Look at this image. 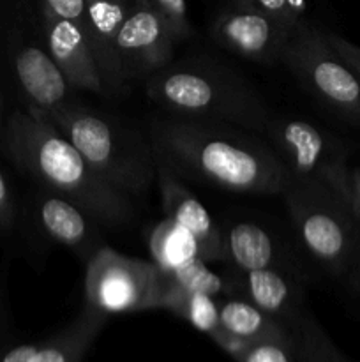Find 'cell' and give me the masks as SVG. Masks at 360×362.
Returning <instances> with one entry per match:
<instances>
[{
    "label": "cell",
    "mask_w": 360,
    "mask_h": 362,
    "mask_svg": "<svg viewBox=\"0 0 360 362\" xmlns=\"http://www.w3.org/2000/svg\"><path fill=\"white\" fill-rule=\"evenodd\" d=\"M150 147L176 175L253 194H282L293 182L270 145L224 124L166 119L150 129Z\"/></svg>",
    "instance_id": "6da1fadb"
},
{
    "label": "cell",
    "mask_w": 360,
    "mask_h": 362,
    "mask_svg": "<svg viewBox=\"0 0 360 362\" xmlns=\"http://www.w3.org/2000/svg\"><path fill=\"white\" fill-rule=\"evenodd\" d=\"M9 151L39 182L76 204L99 225L120 226L133 218L126 193L92 170L73 144L41 112L18 113L9 124Z\"/></svg>",
    "instance_id": "7a4b0ae2"
},
{
    "label": "cell",
    "mask_w": 360,
    "mask_h": 362,
    "mask_svg": "<svg viewBox=\"0 0 360 362\" xmlns=\"http://www.w3.org/2000/svg\"><path fill=\"white\" fill-rule=\"evenodd\" d=\"M145 92L155 105L179 117L256 133H263L272 117L260 95L239 74L212 62L166 64L147 78Z\"/></svg>",
    "instance_id": "3957f363"
},
{
    "label": "cell",
    "mask_w": 360,
    "mask_h": 362,
    "mask_svg": "<svg viewBox=\"0 0 360 362\" xmlns=\"http://www.w3.org/2000/svg\"><path fill=\"white\" fill-rule=\"evenodd\" d=\"M41 113L115 189L140 194L155 180L152 147L112 117L67 101Z\"/></svg>",
    "instance_id": "277c9868"
},
{
    "label": "cell",
    "mask_w": 360,
    "mask_h": 362,
    "mask_svg": "<svg viewBox=\"0 0 360 362\" xmlns=\"http://www.w3.org/2000/svg\"><path fill=\"white\" fill-rule=\"evenodd\" d=\"M282 197L304 250L330 274L344 278L360 257L359 219L320 180L295 177Z\"/></svg>",
    "instance_id": "5b68a950"
},
{
    "label": "cell",
    "mask_w": 360,
    "mask_h": 362,
    "mask_svg": "<svg viewBox=\"0 0 360 362\" xmlns=\"http://www.w3.org/2000/svg\"><path fill=\"white\" fill-rule=\"evenodd\" d=\"M281 62L337 115L360 124V76L328 45L325 32L304 20L296 23Z\"/></svg>",
    "instance_id": "8992f818"
},
{
    "label": "cell",
    "mask_w": 360,
    "mask_h": 362,
    "mask_svg": "<svg viewBox=\"0 0 360 362\" xmlns=\"http://www.w3.org/2000/svg\"><path fill=\"white\" fill-rule=\"evenodd\" d=\"M161 271L154 262L101 246L87 260L85 304L106 315L159 310Z\"/></svg>",
    "instance_id": "52a82bcc"
},
{
    "label": "cell",
    "mask_w": 360,
    "mask_h": 362,
    "mask_svg": "<svg viewBox=\"0 0 360 362\" xmlns=\"http://www.w3.org/2000/svg\"><path fill=\"white\" fill-rule=\"evenodd\" d=\"M272 151L286 168L299 179L323 182L337 165L344 163V154L330 136L307 120L292 117H270L263 133Z\"/></svg>",
    "instance_id": "ba28073f"
},
{
    "label": "cell",
    "mask_w": 360,
    "mask_h": 362,
    "mask_svg": "<svg viewBox=\"0 0 360 362\" xmlns=\"http://www.w3.org/2000/svg\"><path fill=\"white\" fill-rule=\"evenodd\" d=\"M293 28L295 25L268 14L228 6L214 18L210 34L219 46L235 55L254 62L275 64L281 62L282 49Z\"/></svg>",
    "instance_id": "9c48e42d"
},
{
    "label": "cell",
    "mask_w": 360,
    "mask_h": 362,
    "mask_svg": "<svg viewBox=\"0 0 360 362\" xmlns=\"http://www.w3.org/2000/svg\"><path fill=\"white\" fill-rule=\"evenodd\" d=\"M175 37L157 13L134 0L116 34L115 48L124 81L145 78L169 62Z\"/></svg>",
    "instance_id": "30bf717a"
},
{
    "label": "cell",
    "mask_w": 360,
    "mask_h": 362,
    "mask_svg": "<svg viewBox=\"0 0 360 362\" xmlns=\"http://www.w3.org/2000/svg\"><path fill=\"white\" fill-rule=\"evenodd\" d=\"M41 16L46 48L71 88L104 92L101 73L83 28L55 14L42 2Z\"/></svg>",
    "instance_id": "8fae6325"
},
{
    "label": "cell",
    "mask_w": 360,
    "mask_h": 362,
    "mask_svg": "<svg viewBox=\"0 0 360 362\" xmlns=\"http://www.w3.org/2000/svg\"><path fill=\"white\" fill-rule=\"evenodd\" d=\"M155 180L161 191L166 218L173 219L196 239L205 262H226L224 235L205 205L180 182L179 175L168 165L155 158Z\"/></svg>",
    "instance_id": "7c38bea8"
},
{
    "label": "cell",
    "mask_w": 360,
    "mask_h": 362,
    "mask_svg": "<svg viewBox=\"0 0 360 362\" xmlns=\"http://www.w3.org/2000/svg\"><path fill=\"white\" fill-rule=\"evenodd\" d=\"M106 320V315L85 304L80 315L56 334L2 350L0 362H83Z\"/></svg>",
    "instance_id": "4fadbf2b"
},
{
    "label": "cell",
    "mask_w": 360,
    "mask_h": 362,
    "mask_svg": "<svg viewBox=\"0 0 360 362\" xmlns=\"http://www.w3.org/2000/svg\"><path fill=\"white\" fill-rule=\"evenodd\" d=\"M240 297L272 315L292 331L306 313L302 283L288 269H258L240 272Z\"/></svg>",
    "instance_id": "5bb4252c"
},
{
    "label": "cell",
    "mask_w": 360,
    "mask_h": 362,
    "mask_svg": "<svg viewBox=\"0 0 360 362\" xmlns=\"http://www.w3.org/2000/svg\"><path fill=\"white\" fill-rule=\"evenodd\" d=\"M127 0H85V35L101 73L104 92L124 87L122 71L116 57V34L129 13Z\"/></svg>",
    "instance_id": "9a60e30c"
},
{
    "label": "cell",
    "mask_w": 360,
    "mask_h": 362,
    "mask_svg": "<svg viewBox=\"0 0 360 362\" xmlns=\"http://www.w3.org/2000/svg\"><path fill=\"white\" fill-rule=\"evenodd\" d=\"M14 71L34 112H52L69 98L71 85L49 55L46 42L21 46L14 57Z\"/></svg>",
    "instance_id": "2e32d148"
},
{
    "label": "cell",
    "mask_w": 360,
    "mask_h": 362,
    "mask_svg": "<svg viewBox=\"0 0 360 362\" xmlns=\"http://www.w3.org/2000/svg\"><path fill=\"white\" fill-rule=\"evenodd\" d=\"M39 223L42 230L56 243L76 250L88 258L99 250V230L94 218L81 211L76 204L53 193L42 197L37 205Z\"/></svg>",
    "instance_id": "e0dca14e"
},
{
    "label": "cell",
    "mask_w": 360,
    "mask_h": 362,
    "mask_svg": "<svg viewBox=\"0 0 360 362\" xmlns=\"http://www.w3.org/2000/svg\"><path fill=\"white\" fill-rule=\"evenodd\" d=\"M219 325L226 334L246 343H281L292 346V331L244 297L219 299Z\"/></svg>",
    "instance_id": "ac0fdd59"
},
{
    "label": "cell",
    "mask_w": 360,
    "mask_h": 362,
    "mask_svg": "<svg viewBox=\"0 0 360 362\" xmlns=\"http://www.w3.org/2000/svg\"><path fill=\"white\" fill-rule=\"evenodd\" d=\"M222 235H224L226 262L239 272L270 267L288 269V265H284L282 247L263 226L253 221H239L233 223Z\"/></svg>",
    "instance_id": "d6986e66"
},
{
    "label": "cell",
    "mask_w": 360,
    "mask_h": 362,
    "mask_svg": "<svg viewBox=\"0 0 360 362\" xmlns=\"http://www.w3.org/2000/svg\"><path fill=\"white\" fill-rule=\"evenodd\" d=\"M152 262L161 272H173L201 258L196 239L184 226L166 218L148 237Z\"/></svg>",
    "instance_id": "ffe728a7"
},
{
    "label": "cell",
    "mask_w": 360,
    "mask_h": 362,
    "mask_svg": "<svg viewBox=\"0 0 360 362\" xmlns=\"http://www.w3.org/2000/svg\"><path fill=\"white\" fill-rule=\"evenodd\" d=\"M159 310L172 311L210 338L221 329L219 325V299L207 296V293L189 292V290L172 286L162 281Z\"/></svg>",
    "instance_id": "44dd1931"
},
{
    "label": "cell",
    "mask_w": 360,
    "mask_h": 362,
    "mask_svg": "<svg viewBox=\"0 0 360 362\" xmlns=\"http://www.w3.org/2000/svg\"><path fill=\"white\" fill-rule=\"evenodd\" d=\"M162 281L172 286L189 290V292L207 293V296L222 299V297H240L239 278H228L212 271L203 258L184 265L173 272H161Z\"/></svg>",
    "instance_id": "7402d4cb"
},
{
    "label": "cell",
    "mask_w": 360,
    "mask_h": 362,
    "mask_svg": "<svg viewBox=\"0 0 360 362\" xmlns=\"http://www.w3.org/2000/svg\"><path fill=\"white\" fill-rule=\"evenodd\" d=\"M292 336L296 362H349L339 352L309 310L292 329Z\"/></svg>",
    "instance_id": "603a6c76"
},
{
    "label": "cell",
    "mask_w": 360,
    "mask_h": 362,
    "mask_svg": "<svg viewBox=\"0 0 360 362\" xmlns=\"http://www.w3.org/2000/svg\"><path fill=\"white\" fill-rule=\"evenodd\" d=\"M212 339L236 362H296L292 346L281 343H246L226 334L222 329Z\"/></svg>",
    "instance_id": "cb8c5ba5"
},
{
    "label": "cell",
    "mask_w": 360,
    "mask_h": 362,
    "mask_svg": "<svg viewBox=\"0 0 360 362\" xmlns=\"http://www.w3.org/2000/svg\"><path fill=\"white\" fill-rule=\"evenodd\" d=\"M321 184L341 198L342 204L360 221V170H348L346 163H341L325 177Z\"/></svg>",
    "instance_id": "d4e9b609"
},
{
    "label": "cell",
    "mask_w": 360,
    "mask_h": 362,
    "mask_svg": "<svg viewBox=\"0 0 360 362\" xmlns=\"http://www.w3.org/2000/svg\"><path fill=\"white\" fill-rule=\"evenodd\" d=\"M161 16L175 41H184L191 35V23L187 16L186 0H140Z\"/></svg>",
    "instance_id": "484cf974"
},
{
    "label": "cell",
    "mask_w": 360,
    "mask_h": 362,
    "mask_svg": "<svg viewBox=\"0 0 360 362\" xmlns=\"http://www.w3.org/2000/svg\"><path fill=\"white\" fill-rule=\"evenodd\" d=\"M229 6L235 7H244V9H253L258 13L268 14V16L275 18V20H281L288 25H296L293 23L292 18H289L288 9H286L284 0H228Z\"/></svg>",
    "instance_id": "4316f807"
},
{
    "label": "cell",
    "mask_w": 360,
    "mask_h": 362,
    "mask_svg": "<svg viewBox=\"0 0 360 362\" xmlns=\"http://www.w3.org/2000/svg\"><path fill=\"white\" fill-rule=\"evenodd\" d=\"M325 37H327L328 45L334 48V52L360 76V46L353 45L348 39L334 34V32H325Z\"/></svg>",
    "instance_id": "83f0119b"
},
{
    "label": "cell",
    "mask_w": 360,
    "mask_h": 362,
    "mask_svg": "<svg viewBox=\"0 0 360 362\" xmlns=\"http://www.w3.org/2000/svg\"><path fill=\"white\" fill-rule=\"evenodd\" d=\"M48 9L80 25L85 32V0H42Z\"/></svg>",
    "instance_id": "f1b7e54d"
},
{
    "label": "cell",
    "mask_w": 360,
    "mask_h": 362,
    "mask_svg": "<svg viewBox=\"0 0 360 362\" xmlns=\"http://www.w3.org/2000/svg\"><path fill=\"white\" fill-rule=\"evenodd\" d=\"M13 218V209H11V197L7 184L4 180L2 173H0V223L7 225Z\"/></svg>",
    "instance_id": "f546056e"
},
{
    "label": "cell",
    "mask_w": 360,
    "mask_h": 362,
    "mask_svg": "<svg viewBox=\"0 0 360 362\" xmlns=\"http://www.w3.org/2000/svg\"><path fill=\"white\" fill-rule=\"evenodd\" d=\"M286 9H288L289 18H292L293 23H299L302 21L304 13H306V0H284Z\"/></svg>",
    "instance_id": "4dcf8cb0"
},
{
    "label": "cell",
    "mask_w": 360,
    "mask_h": 362,
    "mask_svg": "<svg viewBox=\"0 0 360 362\" xmlns=\"http://www.w3.org/2000/svg\"><path fill=\"white\" fill-rule=\"evenodd\" d=\"M344 279L346 283H348V285L360 296V257L356 258V262L352 265V269L346 272Z\"/></svg>",
    "instance_id": "1f68e13d"
}]
</instances>
